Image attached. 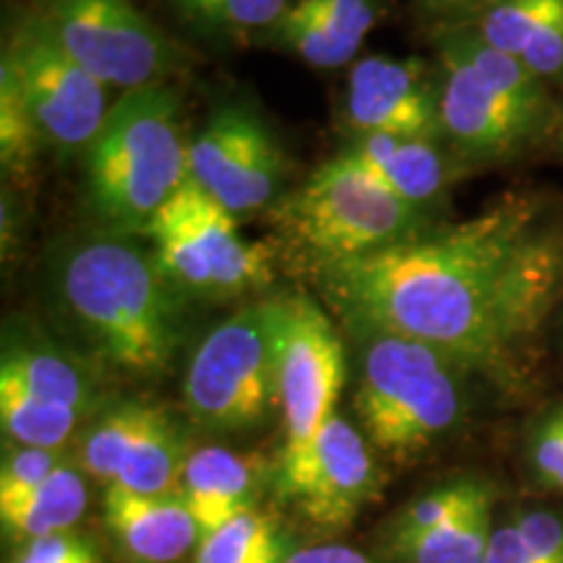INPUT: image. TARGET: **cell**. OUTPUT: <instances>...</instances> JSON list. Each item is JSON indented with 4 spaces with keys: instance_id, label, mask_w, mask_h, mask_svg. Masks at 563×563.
Here are the masks:
<instances>
[{
    "instance_id": "obj_1",
    "label": "cell",
    "mask_w": 563,
    "mask_h": 563,
    "mask_svg": "<svg viewBox=\"0 0 563 563\" xmlns=\"http://www.w3.org/2000/svg\"><path fill=\"white\" fill-rule=\"evenodd\" d=\"M357 334H391L462 371L509 373L563 298V224L532 196L428 228L394 249L319 269Z\"/></svg>"
},
{
    "instance_id": "obj_2",
    "label": "cell",
    "mask_w": 563,
    "mask_h": 563,
    "mask_svg": "<svg viewBox=\"0 0 563 563\" xmlns=\"http://www.w3.org/2000/svg\"><path fill=\"white\" fill-rule=\"evenodd\" d=\"M47 269L55 306L104 363L136 378L170 371L188 298L136 235L95 230L74 238Z\"/></svg>"
},
{
    "instance_id": "obj_3",
    "label": "cell",
    "mask_w": 563,
    "mask_h": 563,
    "mask_svg": "<svg viewBox=\"0 0 563 563\" xmlns=\"http://www.w3.org/2000/svg\"><path fill=\"white\" fill-rule=\"evenodd\" d=\"M180 95L173 87L123 91L84 157V201L97 230L146 235L154 217L188 183Z\"/></svg>"
},
{
    "instance_id": "obj_4",
    "label": "cell",
    "mask_w": 563,
    "mask_h": 563,
    "mask_svg": "<svg viewBox=\"0 0 563 563\" xmlns=\"http://www.w3.org/2000/svg\"><path fill=\"white\" fill-rule=\"evenodd\" d=\"M355 415L378 452L407 460L460 426V371L426 344L391 334H361Z\"/></svg>"
},
{
    "instance_id": "obj_5",
    "label": "cell",
    "mask_w": 563,
    "mask_h": 563,
    "mask_svg": "<svg viewBox=\"0 0 563 563\" xmlns=\"http://www.w3.org/2000/svg\"><path fill=\"white\" fill-rule=\"evenodd\" d=\"M277 214L319 269L394 249L431 228L426 211L399 199L347 150L277 203Z\"/></svg>"
},
{
    "instance_id": "obj_6",
    "label": "cell",
    "mask_w": 563,
    "mask_h": 563,
    "mask_svg": "<svg viewBox=\"0 0 563 563\" xmlns=\"http://www.w3.org/2000/svg\"><path fill=\"white\" fill-rule=\"evenodd\" d=\"M183 399L203 431L243 433L269 420L279 397L266 300L241 308L203 336L188 363Z\"/></svg>"
},
{
    "instance_id": "obj_7",
    "label": "cell",
    "mask_w": 563,
    "mask_h": 563,
    "mask_svg": "<svg viewBox=\"0 0 563 563\" xmlns=\"http://www.w3.org/2000/svg\"><path fill=\"white\" fill-rule=\"evenodd\" d=\"M266 306L285 426L279 475H287L308 454L323 422L336 412L344 386V347L334 323L308 295H277Z\"/></svg>"
},
{
    "instance_id": "obj_8",
    "label": "cell",
    "mask_w": 563,
    "mask_h": 563,
    "mask_svg": "<svg viewBox=\"0 0 563 563\" xmlns=\"http://www.w3.org/2000/svg\"><path fill=\"white\" fill-rule=\"evenodd\" d=\"M0 70L16 81L45 150L84 154L112 108V91L97 81L55 37L40 11L9 34Z\"/></svg>"
},
{
    "instance_id": "obj_9",
    "label": "cell",
    "mask_w": 563,
    "mask_h": 563,
    "mask_svg": "<svg viewBox=\"0 0 563 563\" xmlns=\"http://www.w3.org/2000/svg\"><path fill=\"white\" fill-rule=\"evenodd\" d=\"M40 16L84 68L110 91L162 84L178 45L133 0H45Z\"/></svg>"
},
{
    "instance_id": "obj_10",
    "label": "cell",
    "mask_w": 563,
    "mask_h": 563,
    "mask_svg": "<svg viewBox=\"0 0 563 563\" xmlns=\"http://www.w3.org/2000/svg\"><path fill=\"white\" fill-rule=\"evenodd\" d=\"M285 178V152L249 102L217 104L188 144V180L238 220L277 203Z\"/></svg>"
},
{
    "instance_id": "obj_11",
    "label": "cell",
    "mask_w": 563,
    "mask_h": 563,
    "mask_svg": "<svg viewBox=\"0 0 563 563\" xmlns=\"http://www.w3.org/2000/svg\"><path fill=\"white\" fill-rule=\"evenodd\" d=\"M282 498L298 506L321 530H342L371 501L378 488V470L363 433L332 415L292 473L277 477Z\"/></svg>"
},
{
    "instance_id": "obj_12",
    "label": "cell",
    "mask_w": 563,
    "mask_h": 563,
    "mask_svg": "<svg viewBox=\"0 0 563 563\" xmlns=\"http://www.w3.org/2000/svg\"><path fill=\"white\" fill-rule=\"evenodd\" d=\"M344 123L352 136H441L439 68L420 58L371 55L355 60L344 91Z\"/></svg>"
},
{
    "instance_id": "obj_13",
    "label": "cell",
    "mask_w": 563,
    "mask_h": 563,
    "mask_svg": "<svg viewBox=\"0 0 563 563\" xmlns=\"http://www.w3.org/2000/svg\"><path fill=\"white\" fill-rule=\"evenodd\" d=\"M439 53V123L441 136L464 159H501L532 141V133L493 91L446 37Z\"/></svg>"
},
{
    "instance_id": "obj_14",
    "label": "cell",
    "mask_w": 563,
    "mask_h": 563,
    "mask_svg": "<svg viewBox=\"0 0 563 563\" xmlns=\"http://www.w3.org/2000/svg\"><path fill=\"white\" fill-rule=\"evenodd\" d=\"M175 203L194 232L201 262L214 282L217 300L245 298L269 287L274 277L269 251L243 235L238 217H232L191 180L175 194Z\"/></svg>"
},
{
    "instance_id": "obj_15",
    "label": "cell",
    "mask_w": 563,
    "mask_h": 563,
    "mask_svg": "<svg viewBox=\"0 0 563 563\" xmlns=\"http://www.w3.org/2000/svg\"><path fill=\"white\" fill-rule=\"evenodd\" d=\"M104 525L131 563H175L196 551L201 530L178 493L139 496L118 485L104 488Z\"/></svg>"
},
{
    "instance_id": "obj_16",
    "label": "cell",
    "mask_w": 563,
    "mask_h": 563,
    "mask_svg": "<svg viewBox=\"0 0 563 563\" xmlns=\"http://www.w3.org/2000/svg\"><path fill=\"white\" fill-rule=\"evenodd\" d=\"M262 481V467L251 456L224 446H201L188 454L180 496L201 534H207L238 514L258 509Z\"/></svg>"
},
{
    "instance_id": "obj_17",
    "label": "cell",
    "mask_w": 563,
    "mask_h": 563,
    "mask_svg": "<svg viewBox=\"0 0 563 563\" xmlns=\"http://www.w3.org/2000/svg\"><path fill=\"white\" fill-rule=\"evenodd\" d=\"M441 136H399L363 133L344 150L382 178L399 199L431 211L449 186V162L439 146Z\"/></svg>"
},
{
    "instance_id": "obj_18",
    "label": "cell",
    "mask_w": 563,
    "mask_h": 563,
    "mask_svg": "<svg viewBox=\"0 0 563 563\" xmlns=\"http://www.w3.org/2000/svg\"><path fill=\"white\" fill-rule=\"evenodd\" d=\"M452 45L460 51V55L475 74L481 76L485 87L509 108L514 115L522 121L532 133L543 131L548 123V112H551V102H548L545 81L534 76L522 60L506 55L488 42H483L470 26H452L443 32Z\"/></svg>"
},
{
    "instance_id": "obj_19",
    "label": "cell",
    "mask_w": 563,
    "mask_h": 563,
    "mask_svg": "<svg viewBox=\"0 0 563 563\" xmlns=\"http://www.w3.org/2000/svg\"><path fill=\"white\" fill-rule=\"evenodd\" d=\"M188 454L191 449L170 415L150 405L144 426L133 439L112 485L139 496L178 493Z\"/></svg>"
},
{
    "instance_id": "obj_20",
    "label": "cell",
    "mask_w": 563,
    "mask_h": 563,
    "mask_svg": "<svg viewBox=\"0 0 563 563\" xmlns=\"http://www.w3.org/2000/svg\"><path fill=\"white\" fill-rule=\"evenodd\" d=\"M87 483L81 467L63 462L53 475H47L37 488L9 506H0L3 530L19 543L76 530L87 511Z\"/></svg>"
},
{
    "instance_id": "obj_21",
    "label": "cell",
    "mask_w": 563,
    "mask_h": 563,
    "mask_svg": "<svg viewBox=\"0 0 563 563\" xmlns=\"http://www.w3.org/2000/svg\"><path fill=\"white\" fill-rule=\"evenodd\" d=\"M0 371L11 373L16 382L45 402L68 407L81 415L95 410V389L89 376L70 357L53 347L34 342H5Z\"/></svg>"
},
{
    "instance_id": "obj_22",
    "label": "cell",
    "mask_w": 563,
    "mask_h": 563,
    "mask_svg": "<svg viewBox=\"0 0 563 563\" xmlns=\"http://www.w3.org/2000/svg\"><path fill=\"white\" fill-rule=\"evenodd\" d=\"M493 538V490H485L460 517L418 538L391 543L402 563H485Z\"/></svg>"
},
{
    "instance_id": "obj_23",
    "label": "cell",
    "mask_w": 563,
    "mask_h": 563,
    "mask_svg": "<svg viewBox=\"0 0 563 563\" xmlns=\"http://www.w3.org/2000/svg\"><path fill=\"white\" fill-rule=\"evenodd\" d=\"M81 418V412L34 397L11 373L0 371V426L11 443L63 449Z\"/></svg>"
},
{
    "instance_id": "obj_24",
    "label": "cell",
    "mask_w": 563,
    "mask_h": 563,
    "mask_svg": "<svg viewBox=\"0 0 563 563\" xmlns=\"http://www.w3.org/2000/svg\"><path fill=\"white\" fill-rule=\"evenodd\" d=\"M285 532L264 511L251 509L201 534L191 563H287Z\"/></svg>"
},
{
    "instance_id": "obj_25",
    "label": "cell",
    "mask_w": 563,
    "mask_h": 563,
    "mask_svg": "<svg viewBox=\"0 0 563 563\" xmlns=\"http://www.w3.org/2000/svg\"><path fill=\"white\" fill-rule=\"evenodd\" d=\"M183 24L207 37L269 34L290 9V0H170Z\"/></svg>"
},
{
    "instance_id": "obj_26",
    "label": "cell",
    "mask_w": 563,
    "mask_h": 563,
    "mask_svg": "<svg viewBox=\"0 0 563 563\" xmlns=\"http://www.w3.org/2000/svg\"><path fill=\"white\" fill-rule=\"evenodd\" d=\"M146 412L150 405L144 402H123L102 412L79 443L81 473L104 483V488L115 483L118 470L144 426Z\"/></svg>"
},
{
    "instance_id": "obj_27",
    "label": "cell",
    "mask_w": 563,
    "mask_h": 563,
    "mask_svg": "<svg viewBox=\"0 0 563 563\" xmlns=\"http://www.w3.org/2000/svg\"><path fill=\"white\" fill-rule=\"evenodd\" d=\"M563 0H483L473 11V30L483 42L514 58H522L534 34L543 30Z\"/></svg>"
},
{
    "instance_id": "obj_28",
    "label": "cell",
    "mask_w": 563,
    "mask_h": 563,
    "mask_svg": "<svg viewBox=\"0 0 563 563\" xmlns=\"http://www.w3.org/2000/svg\"><path fill=\"white\" fill-rule=\"evenodd\" d=\"M485 490H490V485L477 481V477H456V481L435 485L426 496L407 504L391 519L386 545L402 543V540L418 538V534H426L435 530V527L446 525L449 519L460 517L467 506H473Z\"/></svg>"
},
{
    "instance_id": "obj_29",
    "label": "cell",
    "mask_w": 563,
    "mask_h": 563,
    "mask_svg": "<svg viewBox=\"0 0 563 563\" xmlns=\"http://www.w3.org/2000/svg\"><path fill=\"white\" fill-rule=\"evenodd\" d=\"M266 37L282 47V51L292 53L295 58H300L313 68H342L361 53L357 47L347 45V42L334 37L329 30H323L319 21L306 16L292 3Z\"/></svg>"
},
{
    "instance_id": "obj_30",
    "label": "cell",
    "mask_w": 563,
    "mask_h": 563,
    "mask_svg": "<svg viewBox=\"0 0 563 563\" xmlns=\"http://www.w3.org/2000/svg\"><path fill=\"white\" fill-rule=\"evenodd\" d=\"M45 150L40 141L24 97L5 70H0V159L5 173L26 175L37 152Z\"/></svg>"
},
{
    "instance_id": "obj_31",
    "label": "cell",
    "mask_w": 563,
    "mask_h": 563,
    "mask_svg": "<svg viewBox=\"0 0 563 563\" xmlns=\"http://www.w3.org/2000/svg\"><path fill=\"white\" fill-rule=\"evenodd\" d=\"M292 5L357 51L382 19L378 0H292Z\"/></svg>"
},
{
    "instance_id": "obj_32",
    "label": "cell",
    "mask_w": 563,
    "mask_h": 563,
    "mask_svg": "<svg viewBox=\"0 0 563 563\" xmlns=\"http://www.w3.org/2000/svg\"><path fill=\"white\" fill-rule=\"evenodd\" d=\"M63 462H66L63 449L19 446V443L5 446L3 464H0V506L24 498L47 475H53Z\"/></svg>"
},
{
    "instance_id": "obj_33",
    "label": "cell",
    "mask_w": 563,
    "mask_h": 563,
    "mask_svg": "<svg viewBox=\"0 0 563 563\" xmlns=\"http://www.w3.org/2000/svg\"><path fill=\"white\" fill-rule=\"evenodd\" d=\"M532 473L548 488L563 490V407L548 412L543 420L534 426L527 446Z\"/></svg>"
},
{
    "instance_id": "obj_34",
    "label": "cell",
    "mask_w": 563,
    "mask_h": 563,
    "mask_svg": "<svg viewBox=\"0 0 563 563\" xmlns=\"http://www.w3.org/2000/svg\"><path fill=\"white\" fill-rule=\"evenodd\" d=\"M11 563H102L87 534L70 530L19 543Z\"/></svg>"
},
{
    "instance_id": "obj_35",
    "label": "cell",
    "mask_w": 563,
    "mask_h": 563,
    "mask_svg": "<svg viewBox=\"0 0 563 563\" xmlns=\"http://www.w3.org/2000/svg\"><path fill=\"white\" fill-rule=\"evenodd\" d=\"M534 563H563V514L530 509L511 519Z\"/></svg>"
},
{
    "instance_id": "obj_36",
    "label": "cell",
    "mask_w": 563,
    "mask_h": 563,
    "mask_svg": "<svg viewBox=\"0 0 563 563\" xmlns=\"http://www.w3.org/2000/svg\"><path fill=\"white\" fill-rule=\"evenodd\" d=\"M527 68L540 79H561L563 76V3L551 13L543 30L534 34L522 58Z\"/></svg>"
},
{
    "instance_id": "obj_37",
    "label": "cell",
    "mask_w": 563,
    "mask_h": 563,
    "mask_svg": "<svg viewBox=\"0 0 563 563\" xmlns=\"http://www.w3.org/2000/svg\"><path fill=\"white\" fill-rule=\"evenodd\" d=\"M485 563H534V561L530 551H527L522 534H519L517 527L509 522L493 530Z\"/></svg>"
},
{
    "instance_id": "obj_38",
    "label": "cell",
    "mask_w": 563,
    "mask_h": 563,
    "mask_svg": "<svg viewBox=\"0 0 563 563\" xmlns=\"http://www.w3.org/2000/svg\"><path fill=\"white\" fill-rule=\"evenodd\" d=\"M287 563H376L371 555H365L347 545H311L292 551Z\"/></svg>"
},
{
    "instance_id": "obj_39",
    "label": "cell",
    "mask_w": 563,
    "mask_h": 563,
    "mask_svg": "<svg viewBox=\"0 0 563 563\" xmlns=\"http://www.w3.org/2000/svg\"><path fill=\"white\" fill-rule=\"evenodd\" d=\"M418 3L422 9L454 13V11H475L483 0H418Z\"/></svg>"
},
{
    "instance_id": "obj_40",
    "label": "cell",
    "mask_w": 563,
    "mask_h": 563,
    "mask_svg": "<svg viewBox=\"0 0 563 563\" xmlns=\"http://www.w3.org/2000/svg\"><path fill=\"white\" fill-rule=\"evenodd\" d=\"M561 144H563V123H561Z\"/></svg>"
}]
</instances>
